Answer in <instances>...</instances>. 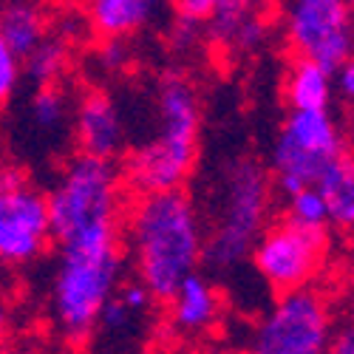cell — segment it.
Instances as JSON below:
<instances>
[{
	"instance_id": "17",
	"label": "cell",
	"mask_w": 354,
	"mask_h": 354,
	"mask_svg": "<svg viewBox=\"0 0 354 354\" xmlns=\"http://www.w3.org/2000/svg\"><path fill=\"white\" fill-rule=\"evenodd\" d=\"M315 187L326 204L329 224L348 230L354 224V170L346 156L335 159L323 167V173L315 179Z\"/></svg>"
},
{
	"instance_id": "3",
	"label": "cell",
	"mask_w": 354,
	"mask_h": 354,
	"mask_svg": "<svg viewBox=\"0 0 354 354\" xmlns=\"http://www.w3.org/2000/svg\"><path fill=\"white\" fill-rule=\"evenodd\" d=\"M125 250L120 241L63 247L51 278V323L66 343H85L97 335V320L108 298L122 283Z\"/></svg>"
},
{
	"instance_id": "4",
	"label": "cell",
	"mask_w": 354,
	"mask_h": 354,
	"mask_svg": "<svg viewBox=\"0 0 354 354\" xmlns=\"http://www.w3.org/2000/svg\"><path fill=\"white\" fill-rule=\"evenodd\" d=\"M272 182L255 162H239L230 167L221 216L201 247V261L213 272H227L250 258L252 244L270 216Z\"/></svg>"
},
{
	"instance_id": "19",
	"label": "cell",
	"mask_w": 354,
	"mask_h": 354,
	"mask_svg": "<svg viewBox=\"0 0 354 354\" xmlns=\"http://www.w3.org/2000/svg\"><path fill=\"white\" fill-rule=\"evenodd\" d=\"M286 221L306 227V230H326L329 227L326 204H323L315 185H304L286 196Z\"/></svg>"
},
{
	"instance_id": "12",
	"label": "cell",
	"mask_w": 354,
	"mask_h": 354,
	"mask_svg": "<svg viewBox=\"0 0 354 354\" xmlns=\"http://www.w3.org/2000/svg\"><path fill=\"white\" fill-rule=\"evenodd\" d=\"M167 301H170V326L187 337L207 335L216 326L221 312V298L216 286L204 275H198V270L176 286Z\"/></svg>"
},
{
	"instance_id": "20",
	"label": "cell",
	"mask_w": 354,
	"mask_h": 354,
	"mask_svg": "<svg viewBox=\"0 0 354 354\" xmlns=\"http://www.w3.org/2000/svg\"><path fill=\"white\" fill-rule=\"evenodd\" d=\"M68 116V100L66 94L51 85H37V94L32 97V120L40 131H57L66 125Z\"/></svg>"
},
{
	"instance_id": "26",
	"label": "cell",
	"mask_w": 354,
	"mask_h": 354,
	"mask_svg": "<svg viewBox=\"0 0 354 354\" xmlns=\"http://www.w3.org/2000/svg\"><path fill=\"white\" fill-rule=\"evenodd\" d=\"M3 173H6V165H3V162H0V179H3Z\"/></svg>"
},
{
	"instance_id": "16",
	"label": "cell",
	"mask_w": 354,
	"mask_h": 354,
	"mask_svg": "<svg viewBox=\"0 0 354 354\" xmlns=\"http://www.w3.org/2000/svg\"><path fill=\"white\" fill-rule=\"evenodd\" d=\"M335 80L332 71L317 66L315 60L298 57L286 74V102L295 111H323L332 105Z\"/></svg>"
},
{
	"instance_id": "10",
	"label": "cell",
	"mask_w": 354,
	"mask_h": 354,
	"mask_svg": "<svg viewBox=\"0 0 354 354\" xmlns=\"http://www.w3.org/2000/svg\"><path fill=\"white\" fill-rule=\"evenodd\" d=\"M196 151H198V139L159 131L151 142H145L128 156L122 167V182L139 196L176 190L187 182V176L196 165Z\"/></svg>"
},
{
	"instance_id": "23",
	"label": "cell",
	"mask_w": 354,
	"mask_h": 354,
	"mask_svg": "<svg viewBox=\"0 0 354 354\" xmlns=\"http://www.w3.org/2000/svg\"><path fill=\"white\" fill-rule=\"evenodd\" d=\"M332 80L337 82L340 94L348 100V97L354 94V66H351V60H348V63H343L340 68H335V71H332Z\"/></svg>"
},
{
	"instance_id": "22",
	"label": "cell",
	"mask_w": 354,
	"mask_h": 354,
	"mask_svg": "<svg viewBox=\"0 0 354 354\" xmlns=\"http://www.w3.org/2000/svg\"><path fill=\"white\" fill-rule=\"evenodd\" d=\"M128 46L125 37H102L100 46V63L105 71H122L128 66Z\"/></svg>"
},
{
	"instance_id": "14",
	"label": "cell",
	"mask_w": 354,
	"mask_h": 354,
	"mask_svg": "<svg viewBox=\"0 0 354 354\" xmlns=\"http://www.w3.org/2000/svg\"><path fill=\"white\" fill-rule=\"evenodd\" d=\"M179 6V20L198 26L213 20V35L224 43H232L235 32L255 17L252 0H176Z\"/></svg>"
},
{
	"instance_id": "13",
	"label": "cell",
	"mask_w": 354,
	"mask_h": 354,
	"mask_svg": "<svg viewBox=\"0 0 354 354\" xmlns=\"http://www.w3.org/2000/svg\"><path fill=\"white\" fill-rule=\"evenodd\" d=\"M165 0H88V23L100 37H131L147 28Z\"/></svg>"
},
{
	"instance_id": "15",
	"label": "cell",
	"mask_w": 354,
	"mask_h": 354,
	"mask_svg": "<svg viewBox=\"0 0 354 354\" xmlns=\"http://www.w3.org/2000/svg\"><path fill=\"white\" fill-rule=\"evenodd\" d=\"M0 37L9 43V48L20 60L28 57L48 37V23L43 9L32 0H9L0 9Z\"/></svg>"
},
{
	"instance_id": "8",
	"label": "cell",
	"mask_w": 354,
	"mask_h": 354,
	"mask_svg": "<svg viewBox=\"0 0 354 354\" xmlns=\"http://www.w3.org/2000/svg\"><path fill=\"white\" fill-rule=\"evenodd\" d=\"M250 255L258 275L275 292L298 289L312 283L326 261V230H306L283 218L261 230Z\"/></svg>"
},
{
	"instance_id": "2",
	"label": "cell",
	"mask_w": 354,
	"mask_h": 354,
	"mask_svg": "<svg viewBox=\"0 0 354 354\" xmlns=\"http://www.w3.org/2000/svg\"><path fill=\"white\" fill-rule=\"evenodd\" d=\"M48 201V227L57 250L120 241L125 216L122 170L108 159L77 156L60 176Z\"/></svg>"
},
{
	"instance_id": "1",
	"label": "cell",
	"mask_w": 354,
	"mask_h": 354,
	"mask_svg": "<svg viewBox=\"0 0 354 354\" xmlns=\"http://www.w3.org/2000/svg\"><path fill=\"white\" fill-rule=\"evenodd\" d=\"M125 244L139 283L167 301L201 263L204 232L193 201L182 187L142 193L125 221Z\"/></svg>"
},
{
	"instance_id": "21",
	"label": "cell",
	"mask_w": 354,
	"mask_h": 354,
	"mask_svg": "<svg viewBox=\"0 0 354 354\" xmlns=\"http://www.w3.org/2000/svg\"><path fill=\"white\" fill-rule=\"evenodd\" d=\"M20 77H23V60L9 48V43L0 37V108L15 97Z\"/></svg>"
},
{
	"instance_id": "27",
	"label": "cell",
	"mask_w": 354,
	"mask_h": 354,
	"mask_svg": "<svg viewBox=\"0 0 354 354\" xmlns=\"http://www.w3.org/2000/svg\"><path fill=\"white\" fill-rule=\"evenodd\" d=\"M6 270H9V267H3V263H0V278H3V272H6Z\"/></svg>"
},
{
	"instance_id": "18",
	"label": "cell",
	"mask_w": 354,
	"mask_h": 354,
	"mask_svg": "<svg viewBox=\"0 0 354 354\" xmlns=\"http://www.w3.org/2000/svg\"><path fill=\"white\" fill-rule=\"evenodd\" d=\"M68 63V43L63 37H46L32 54L23 57V74L35 85H51Z\"/></svg>"
},
{
	"instance_id": "24",
	"label": "cell",
	"mask_w": 354,
	"mask_h": 354,
	"mask_svg": "<svg viewBox=\"0 0 354 354\" xmlns=\"http://www.w3.org/2000/svg\"><path fill=\"white\" fill-rule=\"evenodd\" d=\"M332 340H335V343H329L332 351H337V354H340V351H343V354H351V351H354V335H351L348 329H346L343 335H335V332H332Z\"/></svg>"
},
{
	"instance_id": "25",
	"label": "cell",
	"mask_w": 354,
	"mask_h": 354,
	"mask_svg": "<svg viewBox=\"0 0 354 354\" xmlns=\"http://www.w3.org/2000/svg\"><path fill=\"white\" fill-rule=\"evenodd\" d=\"M6 323H9L6 320V312L0 309V343H3V337H6Z\"/></svg>"
},
{
	"instance_id": "7",
	"label": "cell",
	"mask_w": 354,
	"mask_h": 354,
	"mask_svg": "<svg viewBox=\"0 0 354 354\" xmlns=\"http://www.w3.org/2000/svg\"><path fill=\"white\" fill-rule=\"evenodd\" d=\"M51 244L46 193L20 170L6 167L0 179V263L26 267Z\"/></svg>"
},
{
	"instance_id": "5",
	"label": "cell",
	"mask_w": 354,
	"mask_h": 354,
	"mask_svg": "<svg viewBox=\"0 0 354 354\" xmlns=\"http://www.w3.org/2000/svg\"><path fill=\"white\" fill-rule=\"evenodd\" d=\"M346 156V136L329 108L323 111H295L272 147L275 185L283 196L295 193L304 185H315L323 167Z\"/></svg>"
},
{
	"instance_id": "6",
	"label": "cell",
	"mask_w": 354,
	"mask_h": 354,
	"mask_svg": "<svg viewBox=\"0 0 354 354\" xmlns=\"http://www.w3.org/2000/svg\"><path fill=\"white\" fill-rule=\"evenodd\" d=\"M329 343L332 312L323 292L312 283L281 292L252 335V351L258 354H320Z\"/></svg>"
},
{
	"instance_id": "9",
	"label": "cell",
	"mask_w": 354,
	"mask_h": 354,
	"mask_svg": "<svg viewBox=\"0 0 354 354\" xmlns=\"http://www.w3.org/2000/svg\"><path fill=\"white\" fill-rule=\"evenodd\" d=\"M286 37L298 57L326 71L351 60V3L348 0H286Z\"/></svg>"
},
{
	"instance_id": "11",
	"label": "cell",
	"mask_w": 354,
	"mask_h": 354,
	"mask_svg": "<svg viewBox=\"0 0 354 354\" xmlns=\"http://www.w3.org/2000/svg\"><path fill=\"white\" fill-rule=\"evenodd\" d=\"M74 142L82 156L120 159L125 151V122L116 102L102 91H88L74 108Z\"/></svg>"
}]
</instances>
